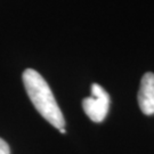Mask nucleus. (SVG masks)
<instances>
[{
    "instance_id": "f257e3e1",
    "label": "nucleus",
    "mask_w": 154,
    "mask_h": 154,
    "mask_svg": "<svg viewBox=\"0 0 154 154\" xmlns=\"http://www.w3.org/2000/svg\"><path fill=\"white\" fill-rule=\"evenodd\" d=\"M23 83L32 104L41 116L58 130L64 128L65 120L63 113L41 74L33 69H26L23 72Z\"/></svg>"
},
{
    "instance_id": "7ed1b4c3",
    "label": "nucleus",
    "mask_w": 154,
    "mask_h": 154,
    "mask_svg": "<svg viewBox=\"0 0 154 154\" xmlns=\"http://www.w3.org/2000/svg\"><path fill=\"white\" fill-rule=\"evenodd\" d=\"M138 104L144 114H154V73H145L138 91Z\"/></svg>"
},
{
    "instance_id": "f03ea898",
    "label": "nucleus",
    "mask_w": 154,
    "mask_h": 154,
    "mask_svg": "<svg viewBox=\"0 0 154 154\" xmlns=\"http://www.w3.org/2000/svg\"><path fill=\"white\" fill-rule=\"evenodd\" d=\"M83 111L89 119L94 122H102L109 112L110 107V95L102 86L93 83L91 96L83 99Z\"/></svg>"
},
{
    "instance_id": "39448f33",
    "label": "nucleus",
    "mask_w": 154,
    "mask_h": 154,
    "mask_svg": "<svg viewBox=\"0 0 154 154\" xmlns=\"http://www.w3.org/2000/svg\"><path fill=\"white\" fill-rule=\"evenodd\" d=\"M60 131H61L62 132V134H65V129H64V128H62V129H60Z\"/></svg>"
},
{
    "instance_id": "20e7f679",
    "label": "nucleus",
    "mask_w": 154,
    "mask_h": 154,
    "mask_svg": "<svg viewBox=\"0 0 154 154\" xmlns=\"http://www.w3.org/2000/svg\"><path fill=\"white\" fill-rule=\"evenodd\" d=\"M0 154H11V149L8 144L2 138H0Z\"/></svg>"
}]
</instances>
